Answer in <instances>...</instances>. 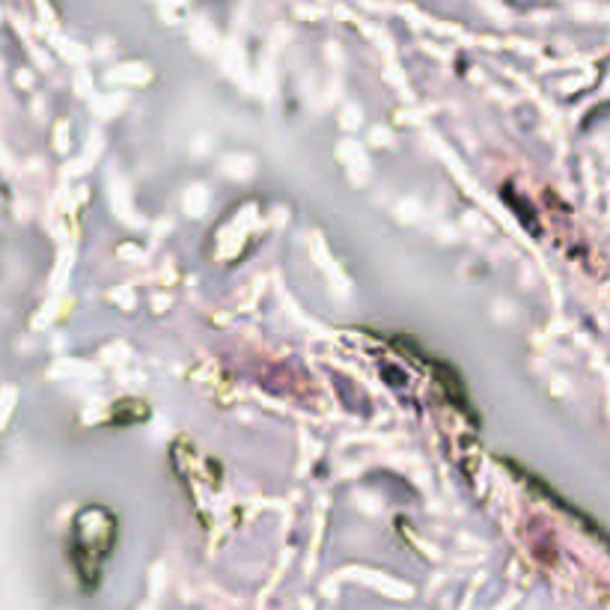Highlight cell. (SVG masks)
<instances>
[{
	"label": "cell",
	"mask_w": 610,
	"mask_h": 610,
	"mask_svg": "<svg viewBox=\"0 0 610 610\" xmlns=\"http://www.w3.org/2000/svg\"><path fill=\"white\" fill-rule=\"evenodd\" d=\"M75 539H72V563H75L84 590H95V583L102 581L104 560L113 555V545H116V518L113 512L102 507L84 509L75 518Z\"/></svg>",
	"instance_id": "cell-1"
},
{
	"label": "cell",
	"mask_w": 610,
	"mask_h": 610,
	"mask_svg": "<svg viewBox=\"0 0 610 610\" xmlns=\"http://www.w3.org/2000/svg\"><path fill=\"white\" fill-rule=\"evenodd\" d=\"M390 343H394L396 348H408V352H414V355H420L423 360L429 364V369H433L435 382L444 387V396H447V399H450V403L456 405L461 414H470V417H474V423H479V414L474 411V405H470L468 387H465V382H461L459 369H456V366L447 364V360H433V357H426L423 352H417V343L408 337H390Z\"/></svg>",
	"instance_id": "cell-2"
},
{
	"label": "cell",
	"mask_w": 610,
	"mask_h": 610,
	"mask_svg": "<svg viewBox=\"0 0 610 610\" xmlns=\"http://www.w3.org/2000/svg\"><path fill=\"white\" fill-rule=\"evenodd\" d=\"M507 465H509V468H512V474H518V477H525L527 482H530V486L536 488V495H542V498L551 500V504H555L557 509H566V512H569V516L575 518V521H581L583 527H590V530H592V533H596V536H604V533H601V527L596 525V521H592V518H590V512L583 516L581 509L572 507V504H569V500H566V498H560V495H555V488L548 486V482H545L542 477H533V474H527L525 465H518V461H509V459H507Z\"/></svg>",
	"instance_id": "cell-3"
}]
</instances>
